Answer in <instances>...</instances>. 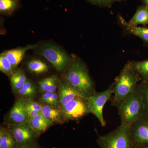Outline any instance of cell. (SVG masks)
<instances>
[{"instance_id":"1","label":"cell","mask_w":148,"mask_h":148,"mask_svg":"<svg viewBox=\"0 0 148 148\" xmlns=\"http://www.w3.org/2000/svg\"><path fill=\"white\" fill-rule=\"evenodd\" d=\"M65 80L85 100L95 91L86 66L78 57H73V62L65 75Z\"/></svg>"},{"instance_id":"2","label":"cell","mask_w":148,"mask_h":148,"mask_svg":"<svg viewBox=\"0 0 148 148\" xmlns=\"http://www.w3.org/2000/svg\"><path fill=\"white\" fill-rule=\"evenodd\" d=\"M142 80L141 77L128 61L114 83V95L111 106L118 108L121 103L134 91Z\"/></svg>"},{"instance_id":"3","label":"cell","mask_w":148,"mask_h":148,"mask_svg":"<svg viewBox=\"0 0 148 148\" xmlns=\"http://www.w3.org/2000/svg\"><path fill=\"white\" fill-rule=\"evenodd\" d=\"M120 125L129 127L146 114L140 83L118 107Z\"/></svg>"},{"instance_id":"4","label":"cell","mask_w":148,"mask_h":148,"mask_svg":"<svg viewBox=\"0 0 148 148\" xmlns=\"http://www.w3.org/2000/svg\"><path fill=\"white\" fill-rule=\"evenodd\" d=\"M36 49V53L43 56L58 71H63L69 68L73 62V58L52 43H44Z\"/></svg>"},{"instance_id":"5","label":"cell","mask_w":148,"mask_h":148,"mask_svg":"<svg viewBox=\"0 0 148 148\" xmlns=\"http://www.w3.org/2000/svg\"><path fill=\"white\" fill-rule=\"evenodd\" d=\"M97 143L100 148H132L129 127L120 125L104 135H99Z\"/></svg>"},{"instance_id":"6","label":"cell","mask_w":148,"mask_h":148,"mask_svg":"<svg viewBox=\"0 0 148 148\" xmlns=\"http://www.w3.org/2000/svg\"><path fill=\"white\" fill-rule=\"evenodd\" d=\"M113 90V83L108 88L102 92L95 91L86 100L90 113L96 117L103 127L106 126V124L103 116V108L106 102L110 99Z\"/></svg>"},{"instance_id":"7","label":"cell","mask_w":148,"mask_h":148,"mask_svg":"<svg viewBox=\"0 0 148 148\" xmlns=\"http://www.w3.org/2000/svg\"><path fill=\"white\" fill-rule=\"evenodd\" d=\"M132 148L148 146V115L145 114L129 127Z\"/></svg>"},{"instance_id":"8","label":"cell","mask_w":148,"mask_h":148,"mask_svg":"<svg viewBox=\"0 0 148 148\" xmlns=\"http://www.w3.org/2000/svg\"><path fill=\"white\" fill-rule=\"evenodd\" d=\"M61 110L66 121H78L90 113L86 100L79 96L69 101Z\"/></svg>"},{"instance_id":"9","label":"cell","mask_w":148,"mask_h":148,"mask_svg":"<svg viewBox=\"0 0 148 148\" xmlns=\"http://www.w3.org/2000/svg\"><path fill=\"white\" fill-rule=\"evenodd\" d=\"M16 144L17 148H21L37 143L39 135L32 130L29 122L21 125L9 126Z\"/></svg>"},{"instance_id":"10","label":"cell","mask_w":148,"mask_h":148,"mask_svg":"<svg viewBox=\"0 0 148 148\" xmlns=\"http://www.w3.org/2000/svg\"><path fill=\"white\" fill-rule=\"evenodd\" d=\"M29 115L21 99H18L7 116L5 122L9 126H17L27 123L29 121Z\"/></svg>"},{"instance_id":"11","label":"cell","mask_w":148,"mask_h":148,"mask_svg":"<svg viewBox=\"0 0 148 148\" xmlns=\"http://www.w3.org/2000/svg\"><path fill=\"white\" fill-rule=\"evenodd\" d=\"M38 46V45H29L27 46L5 51L3 52L10 62L14 71L22 61L27 51L35 49Z\"/></svg>"},{"instance_id":"12","label":"cell","mask_w":148,"mask_h":148,"mask_svg":"<svg viewBox=\"0 0 148 148\" xmlns=\"http://www.w3.org/2000/svg\"><path fill=\"white\" fill-rule=\"evenodd\" d=\"M58 92L59 105L61 110L64 108L69 101L78 96L81 97L77 91L65 80L60 83Z\"/></svg>"},{"instance_id":"13","label":"cell","mask_w":148,"mask_h":148,"mask_svg":"<svg viewBox=\"0 0 148 148\" xmlns=\"http://www.w3.org/2000/svg\"><path fill=\"white\" fill-rule=\"evenodd\" d=\"M119 21L123 29L127 34L135 35L140 38L145 42L148 43V28L138 27L130 24L121 17L119 16Z\"/></svg>"},{"instance_id":"14","label":"cell","mask_w":148,"mask_h":148,"mask_svg":"<svg viewBox=\"0 0 148 148\" xmlns=\"http://www.w3.org/2000/svg\"><path fill=\"white\" fill-rule=\"evenodd\" d=\"M29 123L32 130L39 135L45 132L49 127L53 124L46 118L41 113L29 119Z\"/></svg>"},{"instance_id":"15","label":"cell","mask_w":148,"mask_h":148,"mask_svg":"<svg viewBox=\"0 0 148 148\" xmlns=\"http://www.w3.org/2000/svg\"><path fill=\"white\" fill-rule=\"evenodd\" d=\"M41 113L53 124H61L65 120L61 109L56 108L53 106L43 105Z\"/></svg>"},{"instance_id":"16","label":"cell","mask_w":148,"mask_h":148,"mask_svg":"<svg viewBox=\"0 0 148 148\" xmlns=\"http://www.w3.org/2000/svg\"><path fill=\"white\" fill-rule=\"evenodd\" d=\"M0 148H17V144L9 128L1 126Z\"/></svg>"},{"instance_id":"17","label":"cell","mask_w":148,"mask_h":148,"mask_svg":"<svg viewBox=\"0 0 148 148\" xmlns=\"http://www.w3.org/2000/svg\"><path fill=\"white\" fill-rule=\"evenodd\" d=\"M27 79L26 75L22 70L19 69L14 70L10 76L11 85L14 92L16 93L23 86Z\"/></svg>"},{"instance_id":"18","label":"cell","mask_w":148,"mask_h":148,"mask_svg":"<svg viewBox=\"0 0 148 148\" xmlns=\"http://www.w3.org/2000/svg\"><path fill=\"white\" fill-rule=\"evenodd\" d=\"M128 22L134 26L148 25V8L145 5L139 7Z\"/></svg>"},{"instance_id":"19","label":"cell","mask_w":148,"mask_h":148,"mask_svg":"<svg viewBox=\"0 0 148 148\" xmlns=\"http://www.w3.org/2000/svg\"><path fill=\"white\" fill-rule=\"evenodd\" d=\"M37 92V88L35 84L31 80L28 79L16 93L22 99H32L35 97Z\"/></svg>"},{"instance_id":"20","label":"cell","mask_w":148,"mask_h":148,"mask_svg":"<svg viewBox=\"0 0 148 148\" xmlns=\"http://www.w3.org/2000/svg\"><path fill=\"white\" fill-rule=\"evenodd\" d=\"M58 78L55 75L47 77L38 82L39 88L42 92H55L58 86Z\"/></svg>"},{"instance_id":"21","label":"cell","mask_w":148,"mask_h":148,"mask_svg":"<svg viewBox=\"0 0 148 148\" xmlns=\"http://www.w3.org/2000/svg\"><path fill=\"white\" fill-rule=\"evenodd\" d=\"M27 69L32 73L36 75L45 73L48 71L49 66L45 62L39 59H34L27 63Z\"/></svg>"},{"instance_id":"22","label":"cell","mask_w":148,"mask_h":148,"mask_svg":"<svg viewBox=\"0 0 148 148\" xmlns=\"http://www.w3.org/2000/svg\"><path fill=\"white\" fill-rule=\"evenodd\" d=\"M129 62L141 77L142 80L148 81V60L140 61H129Z\"/></svg>"},{"instance_id":"23","label":"cell","mask_w":148,"mask_h":148,"mask_svg":"<svg viewBox=\"0 0 148 148\" xmlns=\"http://www.w3.org/2000/svg\"><path fill=\"white\" fill-rule=\"evenodd\" d=\"M19 6V0H0V12L4 15H10L16 11Z\"/></svg>"},{"instance_id":"24","label":"cell","mask_w":148,"mask_h":148,"mask_svg":"<svg viewBox=\"0 0 148 148\" xmlns=\"http://www.w3.org/2000/svg\"><path fill=\"white\" fill-rule=\"evenodd\" d=\"M0 71L8 76H10L14 71L12 65L3 52L0 54Z\"/></svg>"},{"instance_id":"25","label":"cell","mask_w":148,"mask_h":148,"mask_svg":"<svg viewBox=\"0 0 148 148\" xmlns=\"http://www.w3.org/2000/svg\"><path fill=\"white\" fill-rule=\"evenodd\" d=\"M21 101L26 110H34L41 112L42 105L39 102L33 101L32 99H22Z\"/></svg>"},{"instance_id":"26","label":"cell","mask_w":148,"mask_h":148,"mask_svg":"<svg viewBox=\"0 0 148 148\" xmlns=\"http://www.w3.org/2000/svg\"><path fill=\"white\" fill-rule=\"evenodd\" d=\"M142 90L143 103L145 105L146 114L148 115V81L142 80L140 82Z\"/></svg>"},{"instance_id":"27","label":"cell","mask_w":148,"mask_h":148,"mask_svg":"<svg viewBox=\"0 0 148 148\" xmlns=\"http://www.w3.org/2000/svg\"><path fill=\"white\" fill-rule=\"evenodd\" d=\"M88 2L98 6L110 7L116 0H86Z\"/></svg>"},{"instance_id":"28","label":"cell","mask_w":148,"mask_h":148,"mask_svg":"<svg viewBox=\"0 0 148 148\" xmlns=\"http://www.w3.org/2000/svg\"><path fill=\"white\" fill-rule=\"evenodd\" d=\"M53 93V92H50V91L44 92L41 96L40 100L45 104L48 105L49 100L52 96Z\"/></svg>"},{"instance_id":"29","label":"cell","mask_w":148,"mask_h":148,"mask_svg":"<svg viewBox=\"0 0 148 148\" xmlns=\"http://www.w3.org/2000/svg\"><path fill=\"white\" fill-rule=\"evenodd\" d=\"M59 104V95L56 92H53L52 96L49 100L48 105L52 106H57Z\"/></svg>"},{"instance_id":"30","label":"cell","mask_w":148,"mask_h":148,"mask_svg":"<svg viewBox=\"0 0 148 148\" xmlns=\"http://www.w3.org/2000/svg\"><path fill=\"white\" fill-rule=\"evenodd\" d=\"M26 111L29 115V119L41 113L40 112H38V111L34 110H26Z\"/></svg>"},{"instance_id":"31","label":"cell","mask_w":148,"mask_h":148,"mask_svg":"<svg viewBox=\"0 0 148 148\" xmlns=\"http://www.w3.org/2000/svg\"><path fill=\"white\" fill-rule=\"evenodd\" d=\"M21 148H41L37 143H34L29 145L25 146Z\"/></svg>"},{"instance_id":"32","label":"cell","mask_w":148,"mask_h":148,"mask_svg":"<svg viewBox=\"0 0 148 148\" xmlns=\"http://www.w3.org/2000/svg\"><path fill=\"white\" fill-rule=\"evenodd\" d=\"M143 1L145 5L148 8V0H143Z\"/></svg>"},{"instance_id":"33","label":"cell","mask_w":148,"mask_h":148,"mask_svg":"<svg viewBox=\"0 0 148 148\" xmlns=\"http://www.w3.org/2000/svg\"><path fill=\"white\" fill-rule=\"evenodd\" d=\"M140 148H148V146H145V147H143Z\"/></svg>"},{"instance_id":"34","label":"cell","mask_w":148,"mask_h":148,"mask_svg":"<svg viewBox=\"0 0 148 148\" xmlns=\"http://www.w3.org/2000/svg\"><path fill=\"white\" fill-rule=\"evenodd\" d=\"M126 1V0H116V1Z\"/></svg>"}]
</instances>
